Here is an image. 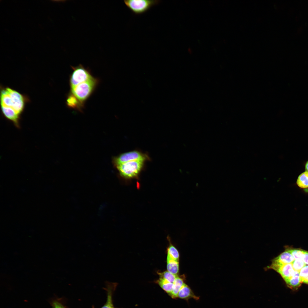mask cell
I'll list each match as a JSON object with an SVG mask.
<instances>
[{"instance_id": "obj_1", "label": "cell", "mask_w": 308, "mask_h": 308, "mask_svg": "<svg viewBox=\"0 0 308 308\" xmlns=\"http://www.w3.org/2000/svg\"><path fill=\"white\" fill-rule=\"evenodd\" d=\"M27 98L9 88H5L0 94L1 106L11 108L20 116L23 112Z\"/></svg>"}, {"instance_id": "obj_2", "label": "cell", "mask_w": 308, "mask_h": 308, "mask_svg": "<svg viewBox=\"0 0 308 308\" xmlns=\"http://www.w3.org/2000/svg\"><path fill=\"white\" fill-rule=\"evenodd\" d=\"M146 161L136 160L123 163L116 167L120 175L127 179L136 178L139 175Z\"/></svg>"}, {"instance_id": "obj_3", "label": "cell", "mask_w": 308, "mask_h": 308, "mask_svg": "<svg viewBox=\"0 0 308 308\" xmlns=\"http://www.w3.org/2000/svg\"><path fill=\"white\" fill-rule=\"evenodd\" d=\"M98 82L94 77L71 89V92L84 105V102L90 96Z\"/></svg>"}, {"instance_id": "obj_4", "label": "cell", "mask_w": 308, "mask_h": 308, "mask_svg": "<svg viewBox=\"0 0 308 308\" xmlns=\"http://www.w3.org/2000/svg\"><path fill=\"white\" fill-rule=\"evenodd\" d=\"M160 1L156 0H125L124 3L133 13L137 15L144 13Z\"/></svg>"}, {"instance_id": "obj_5", "label": "cell", "mask_w": 308, "mask_h": 308, "mask_svg": "<svg viewBox=\"0 0 308 308\" xmlns=\"http://www.w3.org/2000/svg\"><path fill=\"white\" fill-rule=\"evenodd\" d=\"M148 155L141 151L135 150L122 153L114 157L112 159V163L116 167L123 163L136 160H143L145 161L150 160Z\"/></svg>"}, {"instance_id": "obj_6", "label": "cell", "mask_w": 308, "mask_h": 308, "mask_svg": "<svg viewBox=\"0 0 308 308\" xmlns=\"http://www.w3.org/2000/svg\"><path fill=\"white\" fill-rule=\"evenodd\" d=\"M71 67L73 71L70 78L71 89L93 77L89 70L81 64L76 67Z\"/></svg>"}, {"instance_id": "obj_7", "label": "cell", "mask_w": 308, "mask_h": 308, "mask_svg": "<svg viewBox=\"0 0 308 308\" xmlns=\"http://www.w3.org/2000/svg\"><path fill=\"white\" fill-rule=\"evenodd\" d=\"M266 269L273 270L282 277L285 282L294 275L295 271L292 264L277 265H271L268 266Z\"/></svg>"}, {"instance_id": "obj_8", "label": "cell", "mask_w": 308, "mask_h": 308, "mask_svg": "<svg viewBox=\"0 0 308 308\" xmlns=\"http://www.w3.org/2000/svg\"><path fill=\"white\" fill-rule=\"evenodd\" d=\"M295 260L291 254L285 250L271 261V265H277L291 263Z\"/></svg>"}, {"instance_id": "obj_9", "label": "cell", "mask_w": 308, "mask_h": 308, "mask_svg": "<svg viewBox=\"0 0 308 308\" xmlns=\"http://www.w3.org/2000/svg\"><path fill=\"white\" fill-rule=\"evenodd\" d=\"M1 109L4 116L11 121L16 127L20 128L19 119L20 116L10 108L1 106Z\"/></svg>"}, {"instance_id": "obj_10", "label": "cell", "mask_w": 308, "mask_h": 308, "mask_svg": "<svg viewBox=\"0 0 308 308\" xmlns=\"http://www.w3.org/2000/svg\"><path fill=\"white\" fill-rule=\"evenodd\" d=\"M66 104L68 107L77 109L80 111L84 106L71 92L68 95L66 99Z\"/></svg>"}, {"instance_id": "obj_11", "label": "cell", "mask_w": 308, "mask_h": 308, "mask_svg": "<svg viewBox=\"0 0 308 308\" xmlns=\"http://www.w3.org/2000/svg\"><path fill=\"white\" fill-rule=\"evenodd\" d=\"M178 297L187 300L191 298H193L196 299H198V297L194 295L190 288L185 284L179 290L178 293Z\"/></svg>"}, {"instance_id": "obj_12", "label": "cell", "mask_w": 308, "mask_h": 308, "mask_svg": "<svg viewBox=\"0 0 308 308\" xmlns=\"http://www.w3.org/2000/svg\"><path fill=\"white\" fill-rule=\"evenodd\" d=\"M285 282L287 286L291 289H297L302 283L299 272L295 271L293 275Z\"/></svg>"}, {"instance_id": "obj_13", "label": "cell", "mask_w": 308, "mask_h": 308, "mask_svg": "<svg viewBox=\"0 0 308 308\" xmlns=\"http://www.w3.org/2000/svg\"><path fill=\"white\" fill-rule=\"evenodd\" d=\"M174 283V286L172 292L169 295L173 298L178 297V293L182 287L185 284L183 279L178 276L176 279Z\"/></svg>"}, {"instance_id": "obj_14", "label": "cell", "mask_w": 308, "mask_h": 308, "mask_svg": "<svg viewBox=\"0 0 308 308\" xmlns=\"http://www.w3.org/2000/svg\"><path fill=\"white\" fill-rule=\"evenodd\" d=\"M167 269L169 272L177 275L179 271V261L167 257Z\"/></svg>"}, {"instance_id": "obj_15", "label": "cell", "mask_w": 308, "mask_h": 308, "mask_svg": "<svg viewBox=\"0 0 308 308\" xmlns=\"http://www.w3.org/2000/svg\"><path fill=\"white\" fill-rule=\"evenodd\" d=\"M160 286L169 295L172 291L174 283L165 279L160 278L157 281Z\"/></svg>"}, {"instance_id": "obj_16", "label": "cell", "mask_w": 308, "mask_h": 308, "mask_svg": "<svg viewBox=\"0 0 308 308\" xmlns=\"http://www.w3.org/2000/svg\"><path fill=\"white\" fill-rule=\"evenodd\" d=\"M297 183L300 187L308 188V172L305 171L301 174L297 179Z\"/></svg>"}, {"instance_id": "obj_17", "label": "cell", "mask_w": 308, "mask_h": 308, "mask_svg": "<svg viewBox=\"0 0 308 308\" xmlns=\"http://www.w3.org/2000/svg\"><path fill=\"white\" fill-rule=\"evenodd\" d=\"M179 253L177 249L170 244L167 250V257L179 261Z\"/></svg>"}, {"instance_id": "obj_18", "label": "cell", "mask_w": 308, "mask_h": 308, "mask_svg": "<svg viewBox=\"0 0 308 308\" xmlns=\"http://www.w3.org/2000/svg\"><path fill=\"white\" fill-rule=\"evenodd\" d=\"M160 277L164 278L168 281L174 283L176 279L178 276L177 275L173 274L168 271L163 272H158Z\"/></svg>"}, {"instance_id": "obj_19", "label": "cell", "mask_w": 308, "mask_h": 308, "mask_svg": "<svg viewBox=\"0 0 308 308\" xmlns=\"http://www.w3.org/2000/svg\"><path fill=\"white\" fill-rule=\"evenodd\" d=\"M290 252L295 259H302L304 250L297 248H287L286 249Z\"/></svg>"}, {"instance_id": "obj_20", "label": "cell", "mask_w": 308, "mask_h": 308, "mask_svg": "<svg viewBox=\"0 0 308 308\" xmlns=\"http://www.w3.org/2000/svg\"><path fill=\"white\" fill-rule=\"evenodd\" d=\"M291 264L294 270L299 272L306 265L302 259H295Z\"/></svg>"}, {"instance_id": "obj_21", "label": "cell", "mask_w": 308, "mask_h": 308, "mask_svg": "<svg viewBox=\"0 0 308 308\" xmlns=\"http://www.w3.org/2000/svg\"><path fill=\"white\" fill-rule=\"evenodd\" d=\"M108 288L107 301L105 304L101 308H114L112 303V289L110 285H109Z\"/></svg>"}, {"instance_id": "obj_22", "label": "cell", "mask_w": 308, "mask_h": 308, "mask_svg": "<svg viewBox=\"0 0 308 308\" xmlns=\"http://www.w3.org/2000/svg\"><path fill=\"white\" fill-rule=\"evenodd\" d=\"M299 273L302 282V280L308 275V265L304 266L299 272Z\"/></svg>"}, {"instance_id": "obj_23", "label": "cell", "mask_w": 308, "mask_h": 308, "mask_svg": "<svg viewBox=\"0 0 308 308\" xmlns=\"http://www.w3.org/2000/svg\"><path fill=\"white\" fill-rule=\"evenodd\" d=\"M51 305L52 308H65L59 301L56 300L52 301Z\"/></svg>"}, {"instance_id": "obj_24", "label": "cell", "mask_w": 308, "mask_h": 308, "mask_svg": "<svg viewBox=\"0 0 308 308\" xmlns=\"http://www.w3.org/2000/svg\"><path fill=\"white\" fill-rule=\"evenodd\" d=\"M302 260L306 265H308V251H304L303 254Z\"/></svg>"}, {"instance_id": "obj_25", "label": "cell", "mask_w": 308, "mask_h": 308, "mask_svg": "<svg viewBox=\"0 0 308 308\" xmlns=\"http://www.w3.org/2000/svg\"><path fill=\"white\" fill-rule=\"evenodd\" d=\"M302 282L308 284V275L302 280Z\"/></svg>"}, {"instance_id": "obj_26", "label": "cell", "mask_w": 308, "mask_h": 308, "mask_svg": "<svg viewBox=\"0 0 308 308\" xmlns=\"http://www.w3.org/2000/svg\"><path fill=\"white\" fill-rule=\"evenodd\" d=\"M305 168L306 171L308 172V161L306 164Z\"/></svg>"}, {"instance_id": "obj_27", "label": "cell", "mask_w": 308, "mask_h": 308, "mask_svg": "<svg viewBox=\"0 0 308 308\" xmlns=\"http://www.w3.org/2000/svg\"><path fill=\"white\" fill-rule=\"evenodd\" d=\"M304 191L305 192L308 193V188L305 189Z\"/></svg>"}]
</instances>
